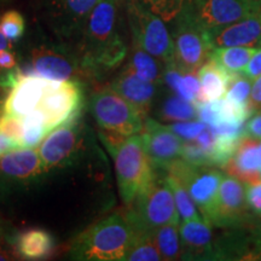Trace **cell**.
<instances>
[{"label": "cell", "mask_w": 261, "mask_h": 261, "mask_svg": "<svg viewBox=\"0 0 261 261\" xmlns=\"http://www.w3.org/2000/svg\"><path fill=\"white\" fill-rule=\"evenodd\" d=\"M256 50L257 47L247 46L215 47L212 51L210 58L230 75L242 74L243 69Z\"/></svg>", "instance_id": "obj_25"}, {"label": "cell", "mask_w": 261, "mask_h": 261, "mask_svg": "<svg viewBox=\"0 0 261 261\" xmlns=\"http://www.w3.org/2000/svg\"><path fill=\"white\" fill-rule=\"evenodd\" d=\"M246 195L250 211L261 217V180L247 184Z\"/></svg>", "instance_id": "obj_36"}, {"label": "cell", "mask_w": 261, "mask_h": 261, "mask_svg": "<svg viewBox=\"0 0 261 261\" xmlns=\"http://www.w3.org/2000/svg\"><path fill=\"white\" fill-rule=\"evenodd\" d=\"M151 236L158 247L162 260H180L182 248L179 232V224L163 225L151 231Z\"/></svg>", "instance_id": "obj_27"}, {"label": "cell", "mask_w": 261, "mask_h": 261, "mask_svg": "<svg viewBox=\"0 0 261 261\" xmlns=\"http://www.w3.org/2000/svg\"><path fill=\"white\" fill-rule=\"evenodd\" d=\"M158 86L159 85L140 79L126 68L110 85L115 92L128 100L138 110L144 120L148 117L154 103L155 96L158 93Z\"/></svg>", "instance_id": "obj_20"}, {"label": "cell", "mask_w": 261, "mask_h": 261, "mask_svg": "<svg viewBox=\"0 0 261 261\" xmlns=\"http://www.w3.org/2000/svg\"><path fill=\"white\" fill-rule=\"evenodd\" d=\"M132 41L166 65L174 63L173 39L161 18L139 0H126Z\"/></svg>", "instance_id": "obj_5"}, {"label": "cell", "mask_w": 261, "mask_h": 261, "mask_svg": "<svg viewBox=\"0 0 261 261\" xmlns=\"http://www.w3.org/2000/svg\"><path fill=\"white\" fill-rule=\"evenodd\" d=\"M119 5L114 0H99L76 35V56L81 67L91 73L115 69L127 56L119 28Z\"/></svg>", "instance_id": "obj_1"}, {"label": "cell", "mask_w": 261, "mask_h": 261, "mask_svg": "<svg viewBox=\"0 0 261 261\" xmlns=\"http://www.w3.org/2000/svg\"><path fill=\"white\" fill-rule=\"evenodd\" d=\"M50 81L41 76H22L11 87L3 106V112L19 117L34 112Z\"/></svg>", "instance_id": "obj_18"}, {"label": "cell", "mask_w": 261, "mask_h": 261, "mask_svg": "<svg viewBox=\"0 0 261 261\" xmlns=\"http://www.w3.org/2000/svg\"><path fill=\"white\" fill-rule=\"evenodd\" d=\"M0 29L5 38L11 42L17 41L23 37L25 31V21L21 12L9 10L0 17Z\"/></svg>", "instance_id": "obj_33"}, {"label": "cell", "mask_w": 261, "mask_h": 261, "mask_svg": "<svg viewBox=\"0 0 261 261\" xmlns=\"http://www.w3.org/2000/svg\"><path fill=\"white\" fill-rule=\"evenodd\" d=\"M6 244L9 243H0V261H6V260H15L17 259V255H16L14 246L6 247Z\"/></svg>", "instance_id": "obj_41"}, {"label": "cell", "mask_w": 261, "mask_h": 261, "mask_svg": "<svg viewBox=\"0 0 261 261\" xmlns=\"http://www.w3.org/2000/svg\"><path fill=\"white\" fill-rule=\"evenodd\" d=\"M127 261H160L158 247L151 236V231L135 230V237L127 252L125 259Z\"/></svg>", "instance_id": "obj_28"}, {"label": "cell", "mask_w": 261, "mask_h": 261, "mask_svg": "<svg viewBox=\"0 0 261 261\" xmlns=\"http://www.w3.org/2000/svg\"><path fill=\"white\" fill-rule=\"evenodd\" d=\"M201 2H202V0H194V3H195V6H197L198 4H200Z\"/></svg>", "instance_id": "obj_45"}, {"label": "cell", "mask_w": 261, "mask_h": 261, "mask_svg": "<svg viewBox=\"0 0 261 261\" xmlns=\"http://www.w3.org/2000/svg\"><path fill=\"white\" fill-rule=\"evenodd\" d=\"M173 32L174 65L182 71L197 73L198 68L210 60L212 46L207 29L198 21L195 4L188 5L174 18Z\"/></svg>", "instance_id": "obj_4"}, {"label": "cell", "mask_w": 261, "mask_h": 261, "mask_svg": "<svg viewBox=\"0 0 261 261\" xmlns=\"http://www.w3.org/2000/svg\"><path fill=\"white\" fill-rule=\"evenodd\" d=\"M146 9L158 15L163 22H172L194 0H139Z\"/></svg>", "instance_id": "obj_32"}, {"label": "cell", "mask_w": 261, "mask_h": 261, "mask_svg": "<svg viewBox=\"0 0 261 261\" xmlns=\"http://www.w3.org/2000/svg\"><path fill=\"white\" fill-rule=\"evenodd\" d=\"M166 179H167L169 187H171L173 197H174L175 205H177V210L179 213V218H180L181 221L201 219L197 207H196L195 202L191 200L187 189L182 187L180 182H179L174 177H172V175L167 174L166 175Z\"/></svg>", "instance_id": "obj_31"}, {"label": "cell", "mask_w": 261, "mask_h": 261, "mask_svg": "<svg viewBox=\"0 0 261 261\" xmlns=\"http://www.w3.org/2000/svg\"><path fill=\"white\" fill-rule=\"evenodd\" d=\"M260 10L256 0H202L196 15L203 28L212 31L259 14Z\"/></svg>", "instance_id": "obj_15"}, {"label": "cell", "mask_w": 261, "mask_h": 261, "mask_svg": "<svg viewBox=\"0 0 261 261\" xmlns=\"http://www.w3.org/2000/svg\"><path fill=\"white\" fill-rule=\"evenodd\" d=\"M159 119L163 122H181L198 119L197 106L173 93L167 96L160 104Z\"/></svg>", "instance_id": "obj_26"}, {"label": "cell", "mask_w": 261, "mask_h": 261, "mask_svg": "<svg viewBox=\"0 0 261 261\" xmlns=\"http://www.w3.org/2000/svg\"><path fill=\"white\" fill-rule=\"evenodd\" d=\"M4 48H12V45H11V41L5 38V35L3 34L2 29H0V51L4 50Z\"/></svg>", "instance_id": "obj_44"}, {"label": "cell", "mask_w": 261, "mask_h": 261, "mask_svg": "<svg viewBox=\"0 0 261 261\" xmlns=\"http://www.w3.org/2000/svg\"><path fill=\"white\" fill-rule=\"evenodd\" d=\"M80 62L76 55L60 47L41 46L32 51L29 61L23 65H17L21 76H41L50 80L75 79Z\"/></svg>", "instance_id": "obj_11"}, {"label": "cell", "mask_w": 261, "mask_h": 261, "mask_svg": "<svg viewBox=\"0 0 261 261\" xmlns=\"http://www.w3.org/2000/svg\"><path fill=\"white\" fill-rule=\"evenodd\" d=\"M15 253L23 260L47 259L56 247L55 237L44 228H29L12 240Z\"/></svg>", "instance_id": "obj_22"}, {"label": "cell", "mask_w": 261, "mask_h": 261, "mask_svg": "<svg viewBox=\"0 0 261 261\" xmlns=\"http://www.w3.org/2000/svg\"><path fill=\"white\" fill-rule=\"evenodd\" d=\"M249 211L243 182L228 174L224 175L210 221L211 226H240L247 220Z\"/></svg>", "instance_id": "obj_12"}, {"label": "cell", "mask_w": 261, "mask_h": 261, "mask_svg": "<svg viewBox=\"0 0 261 261\" xmlns=\"http://www.w3.org/2000/svg\"><path fill=\"white\" fill-rule=\"evenodd\" d=\"M207 32L213 48L228 46L261 47L260 12L231 24Z\"/></svg>", "instance_id": "obj_17"}, {"label": "cell", "mask_w": 261, "mask_h": 261, "mask_svg": "<svg viewBox=\"0 0 261 261\" xmlns=\"http://www.w3.org/2000/svg\"><path fill=\"white\" fill-rule=\"evenodd\" d=\"M45 174L39 152L32 148L16 149L0 156V185L28 187Z\"/></svg>", "instance_id": "obj_14"}, {"label": "cell", "mask_w": 261, "mask_h": 261, "mask_svg": "<svg viewBox=\"0 0 261 261\" xmlns=\"http://www.w3.org/2000/svg\"><path fill=\"white\" fill-rule=\"evenodd\" d=\"M140 135L144 139L146 150L155 168L165 171L173 161L181 158L184 142L169 126L146 117Z\"/></svg>", "instance_id": "obj_16"}, {"label": "cell", "mask_w": 261, "mask_h": 261, "mask_svg": "<svg viewBox=\"0 0 261 261\" xmlns=\"http://www.w3.org/2000/svg\"><path fill=\"white\" fill-rule=\"evenodd\" d=\"M135 237L127 215L114 213L75 237L69 255L73 260L117 261L125 259Z\"/></svg>", "instance_id": "obj_2"}, {"label": "cell", "mask_w": 261, "mask_h": 261, "mask_svg": "<svg viewBox=\"0 0 261 261\" xmlns=\"http://www.w3.org/2000/svg\"><path fill=\"white\" fill-rule=\"evenodd\" d=\"M173 132L180 138L182 142H190L195 140L200 136V133L203 130L207 125L200 120H191V121H181V122H173L168 125Z\"/></svg>", "instance_id": "obj_35"}, {"label": "cell", "mask_w": 261, "mask_h": 261, "mask_svg": "<svg viewBox=\"0 0 261 261\" xmlns=\"http://www.w3.org/2000/svg\"><path fill=\"white\" fill-rule=\"evenodd\" d=\"M256 2H257V3H259V4L261 5V0H256Z\"/></svg>", "instance_id": "obj_48"}, {"label": "cell", "mask_w": 261, "mask_h": 261, "mask_svg": "<svg viewBox=\"0 0 261 261\" xmlns=\"http://www.w3.org/2000/svg\"><path fill=\"white\" fill-rule=\"evenodd\" d=\"M84 133L80 116L62 123L47 133L37 149L45 173L76 163L84 150Z\"/></svg>", "instance_id": "obj_8"}, {"label": "cell", "mask_w": 261, "mask_h": 261, "mask_svg": "<svg viewBox=\"0 0 261 261\" xmlns=\"http://www.w3.org/2000/svg\"><path fill=\"white\" fill-rule=\"evenodd\" d=\"M228 175L238 179L244 184H252L261 180V151L259 139L243 137L230 160L224 166Z\"/></svg>", "instance_id": "obj_19"}, {"label": "cell", "mask_w": 261, "mask_h": 261, "mask_svg": "<svg viewBox=\"0 0 261 261\" xmlns=\"http://www.w3.org/2000/svg\"><path fill=\"white\" fill-rule=\"evenodd\" d=\"M167 174L174 177L187 189L191 200L201 212L205 223L210 224L223 173L212 166H195L181 158L173 161L165 169Z\"/></svg>", "instance_id": "obj_7"}, {"label": "cell", "mask_w": 261, "mask_h": 261, "mask_svg": "<svg viewBox=\"0 0 261 261\" xmlns=\"http://www.w3.org/2000/svg\"><path fill=\"white\" fill-rule=\"evenodd\" d=\"M259 148H260V151H261V139H259Z\"/></svg>", "instance_id": "obj_47"}, {"label": "cell", "mask_w": 261, "mask_h": 261, "mask_svg": "<svg viewBox=\"0 0 261 261\" xmlns=\"http://www.w3.org/2000/svg\"><path fill=\"white\" fill-rule=\"evenodd\" d=\"M0 133L8 137L17 145L18 149L23 148V121L22 117L4 113L0 114Z\"/></svg>", "instance_id": "obj_34"}, {"label": "cell", "mask_w": 261, "mask_h": 261, "mask_svg": "<svg viewBox=\"0 0 261 261\" xmlns=\"http://www.w3.org/2000/svg\"><path fill=\"white\" fill-rule=\"evenodd\" d=\"M250 81L252 80L248 79L243 74L232 75L224 98L243 112L253 114L249 107V94L252 89Z\"/></svg>", "instance_id": "obj_29"}, {"label": "cell", "mask_w": 261, "mask_h": 261, "mask_svg": "<svg viewBox=\"0 0 261 261\" xmlns=\"http://www.w3.org/2000/svg\"><path fill=\"white\" fill-rule=\"evenodd\" d=\"M249 94V107L253 113L261 112V75L253 80Z\"/></svg>", "instance_id": "obj_38"}, {"label": "cell", "mask_w": 261, "mask_h": 261, "mask_svg": "<svg viewBox=\"0 0 261 261\" xmlns=\"http://www.w3.org/2000/svg\"><path fill=\"white\" fill-rule=\"evenodd\" d=\"M23 121V148H37L47 135L45 117L41 112L35 109L22 117Z\"/></svg>", "instance_id": "obj_30"}, {"label": "cell", "mask_w": 261, "mask_h": 261, "mask_svg": "<svg viewBox=\"0 0 261 261\" xmlns=\"http://www.w3.org/2000/svg\"><path fill=\"white\" fill-rule=\"evenodd\" d=\"M247 136L261 139V112H255L246 122Z\"/></svg>", "instance_id": "obj_39"}, {"label": "cell", "mask_w": 261, "mask_h": 261, "mask_svg": "<svg viewBox=\"0 0 261 261\" xmlns=\"http://www.w3.org/2000/svg\"><path fill=\"white\" fill-rule=\"evenodd\" d=\"M17 65L16 55L12 51V48H4V50L0 51V73L14 69Z\"/></svg>", "instance_id": "obj_40"}, {"label": "cell", "mask_w": 261, "mask_h": 261, "mask_svg": "<svg viewBox=\"0 0 261 261\" xmlns=\"http://www.w3.org/2000/svg\"><path fill=\"white\" fill-rule=\"evenodd\" d=\"M242 74L248 79L255 80L261 75V47H257L255 54L250 58L248 64L244 68Z\"/></svg>", "instance_id": "obj_37"}, {"label": "cell", "mask_w": 261, "mask_h": 261, "mask_svg": "<svg viewBox=\"0 0 261 261\" xmlns=\"http://www.w3.org/2000/svg\"><path fill=\"white\" fill-rule=\"evenodd\" d=\"M90 110L98 126L129 137L142 132L144 119L138 110L112 87L98 91L90 100Z\"/></svg>", "instance_id": "obj_9"}, {"label": "cell", "mask_w": 261, "mask_h": 261, "mask_svg": "<svg viewBox=\"0 0 261 261\" xmlns=\"http://www.w3.org/2000/svg\"><path fill=\"white\" fill-rule=\"evenodd\" d=\"M180 241L182 257L185 260L214 259L211 225L202 219L181 221Z\"/></svg>", "instance_id": "obj_21"}, {"label": "cell", "mask_w": 261, "mask_h": 261, "mask_svg": "<svg viewBox=\"0 0 261 261\" xmlns=\"http://www.w3.org/2000/svg\"><path fill=\"white\" fill-rule=\"evenodd\" d=\"M85 103L83 85L76 79L51 80L37 109L45 117L47 132L80 116Z\"/></svg>", "instance_id": "obj_10"}, {"label": "cell", "mask_w": 261, "mask_h": 261, "mask_svg": "<svg viewBox=\"0 0 261 261\" xmlns=\"http://www.w3.org/2000/svg\"><path fill=\"white\" fill-rule=\"evenodd\" d=\"M197 76L201 85V103H204L221 99L226 93L232 75L221 69L210 58L198 68Z\"/></svg>", "instance_id": "obj_23"}, {"label": "cell", "mask_w": 261, "mask_h": 261, "mask_svg": "<svg viewBox=\"0 0 261 261\" xmlns=\"http://www.w3.org/2000/svg\"><path fill=\"white\" fill-rule=\"evenodd\" d=\"M260 173H261V171H260Z\"/></svg>", "instance_id": "obj_50"}, {"label": "cell", "mask_w": 261, "mask_h": 261, "mask_svg": "<svg viewBox=\"0 0 261 261\" xmlns=\"http://www.w3.org/2000/svg\"><path fill=\"white\" fill-rule=\"evenodd\" d=\"M14 237H11L10 233V227L4 220L0 218V243H11Z\"/></svg>", "instance_id": "obj_43"}, {"label": "cell", "mask_w": 261, "mask_h": 261, "mask_svg": "<svg viewBox=\"0 0 261 261\" xmlns=\"http://www.w3.org/2000/svg\"><path fill=\"white\" fill-rule=\"evenodd\" d=\"M114 2H115V3H117V4H120V3H122V2H123V0H114Z\"/></svg>", "instance_id": "obj_46"}, {"label": "cell", "mask_w": 261, "mask_h": 261, "mask_svg": "<svg viewBox=\"0 0 261 261\" xmlns=\"http://www.w3.org/2000/svg\"><path fill=\"white\" fill-rule=\"evenodd\" d=\"M260 17H261V10H260Z\"/></svg>", "instance_id": "obj_49"}, {"label": "cell", "mask_w": 261, "mask_h": 261, "mask_svg": "<svg viewBox=\"0 0 261 261\" xmlns=\"http://www.w3.org/2000/svg\"><path fill=\"white\" fill-rule=\"evenodd\" d=\"M48 23L58 34L73 37L80 29L99 0H39Z\"/></svg>", "instance_id": "obj_13"}, {"label": "cell", "mask_w": 261, "mask_h": 261, "mask_svg": "<svg viewBox=\"0 0 261 261\" xmlns=\"http://www.w3.org/2000/svg\"><path fill=\"white\" fill-rule=\"evenodd\" d=\"M16 149H18L17 145L12 140H10L8 137L0 133V156Z\"/></svg>", "instance_id": "obj_42"}, {"label": "cell", "mask_w": 261, "mask_h": 261, "mask_svg": "<svg viewBox=\"0 0 261 261\" xmlns=\"http://www.w3.org/2000/svg\"><path fill=\"white\" fill-rule=\"evenodd\" d=\"M132 54H130L129 61L126 65V69L132 71L140 79L149 81V83L161 85L163 83V71L161 64L158 58L148 54L138 45L132 42Z\"/></svg>", "instance_id": "obj_24"}, {"label": "cell", "mask_w": 261, "mask_h": 261, "mask_svg": "<svg viewBox=\"0 0 261 261\" xmlns=\"http://www.w3.org/2000/svg\"><path fill=\"white\" fill-rule=\"evenodd\" d=\"M119 192L123 203L132 204L155 180V167L142 135L127 137L112 152Z\"/></svg>", "instance_id": "obj_3"}, {"label": "cell", "mask_w": 261, "mask_h": 261, "mask_svg": "<svg viewBox=\"0 0 261 261\" xmlns=\"http://www.w3.org/2000/svg\"><path fill=\"white\" fill-rule=\"evenodd\" d=\"M132 204H135V208L127 214V218L135 230L152 231L163 225L179 224L180 221L173 192L166 177H156Z\"/></svg>", "instance_id": "obj_6"}]
</instances>
